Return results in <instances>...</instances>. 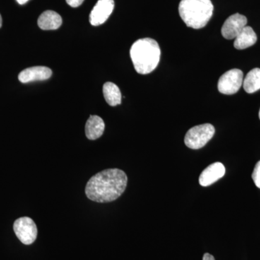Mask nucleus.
<instances>
[{"label": "nucleus", "mask_w": 260, "mask_h": 260, "mask_svg": "<svg viewBox=\"0 0 260 260\" xmlns=\"http://www.w3.org/2000/svg\"><path fill=\"white\" fill-rule=\"evenodd\" d=\"M126 185L125 172L118 169H106L89 179L85 186V194L89 200L96 203H110L124 193Z\"/></svg>", "instance_id": "1"}, {"label": "nucleus", "mask_w": 260, "mask_h": 260, "mask_svg": "<svg viewBox=\"0 0 260 260\" xmlns=\"http://www.w3.org/2000/svg\"><path fill=\"white\" fill-rule=\"evenodd\" d=\"M130 56L137 73L149 74L158 67L160 59V47L153 39H139L132 46Z\"/></svg>", "instance_id": "2"}, {"label": "nucleus", "mask_w": 260, "mask_h": 260, "mask_svg": "<svg viewBox=\"0 0 260 260\" xmlns=\"http://www.w3.org/2000/svg\"><path fill=\"white\" fill-rule=\"evenodd\" d=\"M214 7L210 0H181L179 13L189 28H204L213 16Z\"/></svg>", "instance_id": "3"}, {"label": "nucleus", "mask_w": 260, "mask_h": 260, "mask_svg": "<svg viewBox=\"0 0 260 260\" xmlns=\"http://www.w3.org/2000/svg\"><path fill=\"white\" fill-rule=\"evenodd\" d=\"M215 128L210 124L193 126L186 133L184 143L189 148L198 150L203 148L215 134Z\"/></svg>", "instance_id": "4"}, {"label": "nucleus", "mask_w": 260, "mask_h": 260, "mask_svg": "<svg viewBox=\"0 0 260 260\" xmlns=\"http://www.w3.org/2000/svg\"><path fill=\"white\" fill-rule=\"evenodd\" d=\"M244 74L242 70L232 69L224 73L218 80V89L225 95L237 93L242 87Z\"/></svg>", "instance_id": "5"}, {"label": "nucleus", "mask_w": 260, "mask_h": 260, "mask_svg": "<svg viewBox=\"0 0 260 260\" xmlns=\"http://www.w3.org/2000/svg\"><path fill=\"white\" fill-rule=\"evenodd\" d=\"M13 229L19 240L25 245H30L37 239V225L28 217H22L17 219L13 225Z\"/></svg>", "instance_id": "6"}, {"label": "nucleus", "mask_w": 260, "mask_h": 260, "mask_svg": "<svg viewBox=\"0 0 260 260\" xmlns=\"http://www.w3.org/2000/svg\"><path fill=\"white\" fill-rule=\"evenodd\" d=\"M246 24H247V19L244 15L239 13L231 15L224 22L221 29L222 36L228 40L235 39L243 28L246 26Z\"/></svg>", "instance_id": "7"}, {"label": "nucleus", "mask_w": 260, "mask_h": 260, "mask_svg": "<svg viewBox=\"0 0 260 260\" xmlns=\"http://www.w3.org/2000/svg\"><path fill=\"white\" fill-rule=\"evenodd\" d=\"M114 8V0H99L90 14V23L93 26L105 23Z\"/></svg>", "instance_id": "8"}, {"label": "nucleus", "mask_w": 260, "mask_h": 260, "mask_svg": "<svg viewBox=\"0 0 260 260\" xmlns=\"http://www.w3.org/2000/svg\"><path fill=\"white\" fill-rule=\"evenodd\" d=\"M225 168L220 162H214L200 174L199 183L203 186H208L216 182L225 175Z\"/></svg>", "instance_id": "9"}, {"label": "nucleus", "mask_w": 260, "mask_h": 260, "mask_svg": "<svg viewBox=\"0 0 260 260\" xmlns=\"http://www.w3.org/2000/svg\"><path fill=\"white\" fill-rule=\"evenodd\" d=\"M51 75L52 71L47 67H32L23 70L18 75V80L21 83H28L37 80H48Z\"/></svg>", "instance_id": "10"}, {"label": "nucleus", "mask_w": 260, "mask_h": 260, "mask_svg": "<svg viewBox=\"0 0 260 260\" xmlns=\"http://www.w3.org/2000/svg\"><path fill=\"white\" fill-rule=\"evenodd\" d=\"M105 123L100 116L91 115L85 124V135L90 140L99 139L104 134Z\"/></svg>", "instance_id": "11"}, {"label": "nucleus", "mask_w": 260, "mask_h": 260, "mask_svg": "<svg viewBox=\"0 0 260 260\" xmlns=\"http://www.w3.org/2000/svg\"><path fill=\"white\" fill-rule=\"evenodd\" d=\"M62 24L60 15L52 10L44 12L38 20V25L42 30H56Z\"/></svg>", "instance_id": "12"}, {"label": "nucleus", "mask_w": 260, "mask_h": 260, "mask_svg": "<svg viewBox=\"0 0 260 260\" xmlns=\"http://www.w3.org/2000/svg\"><path fill=\"white\" fill-rule=\"evenodd\" d=\"M256 40L257 37L252 28L250 26H245L236 37L234 43V47L239 50L245 49L254 45Z\"/></svg>", "instance_id": "13"}, {"label": "nucleus", "mask_w": 260, "mask_h": 260, "mask_svg": "<svg viewBox=\"0 0 260 260\" xmlns=\"http://www.w3.org/2000/svg\"><path fill=\"white\" fill-rule=\"evenodd\" d=\"M103 93L106 102L111 107L119 105L121 102V93L120 90L115 84L107 82L103 87Z\"/></svg>", "instance_id": "14"}, {"label": "nucleus", "mask_w": 260, "mask_h": 260, "mask_svg": "<svg viewBox=\"0 0 260 260\" xmlns=\"http://www.w3.org/2000/svg\"><path fill=\"white\" fill-rule=\"evenodd\" d=\"M244 90L248 93H255L260 89V69L254 68L246 75L243 81Z\"/></svg>", "instance_id": "15"}, {"label": "nucleus", "mask_w": 260, "mask_h": 260, "mask_svg": "<svg viewBox=\"0 0 260 260\" xmlns=\"http://www.w3.org/2000/svg\"><path fill=\"white\" fill-rule=\"evenodd\" d=\"M251 177L255 185L260 189V160L256 164Z\"/></svg>", "instance_id": "16"}, {"label": "nucleus", "mask_w": 260, "mask_h": 260, "mask_svg": "<svg viewBox=\"0 0 260 260\" xmlns=\"http://www.w3.org/2000/svg\"><path fill=\"white\" fill-rule=\"evenodd\" d=\"M66 2L72 8H78L83 4L84 0H66Z\"/></svg>", "instance_id": "17"}, {"label": "nucleus", "mask_w": 260, "mask_h": 260, "mask_svg": "<svg viewBox=\"0 0 260 260\" xmlns=\"http://www.w3.org/2000/svg\"><path fill=\"white\" fill-rule=\"evenodd\" d=\"M203 260H215V258L213 255H211L210 254H208V253H205L204 256H203Z\"/></svg>", "instance_id": "18"}, {"label": "nucleus", "mask_w": 260, "mask_h": 260, "mask_svg": "<svg viewBox=\"0 0 260 260\" xmlns=\"http://www.w3.org/2000/svg\"><path fill=\"white\" fill-rule=\"evenodd\" d=\"M16 1L18 2V4L24 5L25 4V3H28L29 0H16Z\"/></svg>", "instance_id": "19"}, {"label": "nucleus", "mask_w": 260, "mask_h": 260, "mask_svg": "<svg viewBox=\"0 0 260 260\" xmlns=\"http://www.w3.org/2000/svg\"><path fill=\"white\" fill-rule=\"evenodd\" d=\"M2 25H3V19H2L1 15H0V28H1Z\"/></svg>", "instance_id": "20"}, {"label": "nucleus", "mask_w": 260, "mask_h": 260, "mask_svg": "<svg viewBox=\"0 0 260 260\" xmlns=\"http://www.w3.org/2000/svg\"><path fill=\"white\" fill-rule=\"evenodd\" d=\"M259 119H260V110H259Z\"/></svg>", "instance_id": "21"}]
</instances>
